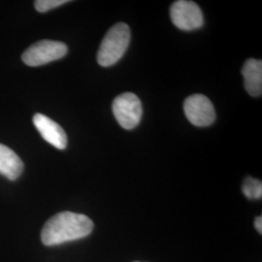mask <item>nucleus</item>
Returning a JSON list of instances; mask_svg holds the SVG:
<instances>
[{
	"instance_id": "11",
	"label": "nucleus",
	"mask_w": 262,
	"mask_h": 262,
	"mask_svg": "<svg viewBox=\"0 0 262 262\" xmlns=\"http://www.w3.org/2000/svg\"><path fill=\"white\" fill-rule=\"evenodd\" d=\"M68 2H69L68 0H37L34 2V6L38 12L45 13L50 10L59 7Z\"/></svg>"
},
{
	"instance_id": "2",
	"label": "nucleus",
	"mask_w": 262,
	"mask_h": 262,
	"mask_svg": "<svg viewBox=\"0 0 262 262\" xmlns=\"http://www.w3.org/2000/svg\"><path fill=\"white\" fill-rule=\"evenodd\" d=\"M130 42V29L119 23L108 30L97 53V62L103 67L117 63L125 54Z\"/></svg>"
},
{
	"instance_id": "9",
	"label": "nucleus",
	"mask_w": 262,
	"mask_h": 262,
	"mask_svg": "<svg viewBox=\"0 0 262 262\" xmlns=\"http://www.w3.org/2000/svg\"><path fill=\"white\" fill-rule=\"evenodd\" d=\"M23 171L24 162L19 156L7 146L0 144V174L10 181H15L21 175Z\"/></svg>"
},
{
	"instance_id": "7",
	"label": "nucleus",
	"mask_w": 262,
	"mask_h": 262,
	"mask_svg": "<svg viewBox=\"0 0 262 262\" xmlns=\"http://www.w3.org/2000/svg\"><path fill=\"white\" fill-rule=\"evenodd\" d=\"M33 123L41 136L58 150H64L67 146V136L63 128L55 121L42 114L33 117Z\"/></svg>"
},
{
	"instance_id": "8",
	"label": "nucleus",
	"mask_w": 262,
	"mask_h": 262,
	"mask_svg": "<svg viewBox=\"0 0 262 262\" xmlns=\"http://www.w3.org/2000/svg\"><path fill=\"white\" fill-rule=\"evenodd\" d=\"M244 84L248 94L254 97L262 94V61L249 58L243 66Z\"/></svg>"
},
{
	"instance_id": "3",
	"label": "nucleus",
	"mask_w": 262,
	"mask_h": 262,
	"mask_svg": "<svg viewBox=\"0 0 262 262\" xmlns=\"http://www.w3.org/2000/svg\"><path fill=\"white\" fill-rule=\"evenodd\" d=\"M112 109L117 122L122 128L130 130L139 124L143 108L136 94L125 93L117 96L113 102Z\"/></svg>"
},
{
	"instance_id": "6",
	"label": "nucleus",
	"mask_w": 262,
	"mask_h": 262,
	"mask_svg": "<svg viewBox=\"0 0 262 262\" xmlns=\"http://www.w3.org/2000/svg\"><path fill=\"white\" fill-rule=\"evenodd\" d=\"M184 110L187 120L195 126H208L215 122V108L203 94L188 96L184 104Z\"/></svg>"
},
{
	"instance_id": "12",
	"label": "nucleus",
	"mask_w": 262,
	"mask_h": 262,
	"mask_svg": "<svg viewBox=\"0 0 262 262\" xmlns=\"http://www.w3.org/2000/svg\"><path fill=\"white\" fill-rule=\"evenodd\" d=\"M254 226H255V229L257 230V232L259 234L262 233V216H256L255 217V221H254Z\"/></svg>"
},
{
	"instance_id": "4",
	"label": "nucleus",
	"mask_w": 262,
	"mask_h": 262,
	"mask_svg": "<svg viewBox=\"0 0 262 262\" xmlns=\"http://www.w3.org/2000/svg\"><path fill=\"white\" fill-rule=\"evenodd\" d=\"M68 48L64 43L42 40L31 45L23 54L21 59L28 66H41L66 56Z\"/></svg>"
},
{
	"instance_id": "13",
	"label": "nucleus",
	"mask_w": 262,
	"mask_h": 262,
	"mask_svg": "<svg viewBox=\"0 0 262 262\" xmlns=\"http://www.w3.org/2000/svg\"><path fill=\"white\" fill-rule=\"evenodd\" d=\"M134 262H139V261H134Z\"/></svg>"
},
{
	"instance_id": "5",
	"label": "nucleus",
	"mask_w": 262,
	"mask_h": 262,
	"mask_svg": "<svg viewBox=\"0 0 262 262\" xmlns=\"http://www.w3.org/2000/svg\"><path fill=\"white\" fill-rule=\"evenodd\" d=\"M170 16L172 23L185 31L200 28L204 24L202 11L193 1L179 0L174 2L170 9Z\"/></svg>"
},
{
	"instance_id": "1",
	"label": "nucleus",
	"mask_w": 262,
	"mask_h": 262,
	"mask_svg": "<svg viewBox=\"0 0 262 262\" xmlns=\"http://www.w3.org/2000/svg\"><path fill=\"white\" fill-rule=\"evenodd\" d=\"M94 230L93 221L83 214L61 212L44 225L41 240L45 246H57L89 236Z\"/></svg>"
},
{
	"instance_id": "10",
	"label": "nucleus",
	"mask_w": 262,
	"mask_h": 262,
	"mask_svg": "<svg viewBox=\"0 0 262 262\" xmlns=\"http://www.w3.org/2000/svg\"><path fill=\"white\" fill-rule=\"evenodd\" d=\"M243 193L249 199H260L262 196V184L259 180L248 177L244 182Z\"/></svg>"
}]
</instances>
